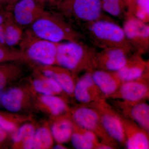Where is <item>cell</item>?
I'll return each instance as SVG.
<instances>
[{"label":"cell","mask_w":149,"mask_h":149,"mask_svg":"<svg viewBox=\"0 0 149 149\" xmlns=\"http://www.w3.org/2000/svg\"><path fill=\"white\" fill-rule=\"evenodd\" d=\"M125 138V147L128 149H148V132L131 120L121 117Z\"/></svg>","instance_id":"obj_14"},{"label":"cell","mask_w":149,"mask_h":149,"mask_svg":"<svg viewBox=\"0 0 149 149\" xmlns=\"http://www.w3.org/2000/svg\"><path fill=\"white\" fill-rule=\"evenodd\" d=\"M19 0H0V2L4 4L7 10L11 11L14 5Z\"/></svg>","instance_id":"obj_32"},{"label":"cell","mask_w":149,"mask_h":149,"mask_svg":"<svg viewBox=\"0 0 149 149\" xmlns=\"http://www.w3.org/2000/svg\"><path fill=\"white\" fill-rule=\"evenodd\" d=\"M93 107L100 114L103 127L114 141L125 146V138L121 116L104 99L93 103Z\"/></svg>","instance_id":"obj_7"},{"label":"cell","mask_w":149,"mask_h":149,"mask_svg":"<svg viewBox=\"0 0 149 149\" xmlns=\"http://www.w3.org/2000/svg\"><path fill=\"white\" fill-rule=\"evenodd\" d=\"M10 12V11H8L4 12L0 10V24H3L5 22Z\"/></svg>","instance_id":"obj_34"},{"label":"cell","mask_w":149,"mask_h":149,"mask_svg":"<svg viewBox=\"0 0 149 149\" xmlns=\"http://www.w3.org/2000/svg\"><path fill=\"white\" fill-rule=\"evenodd\" d=\"M53 148L55 149H67V148H65L64 146H63V145L61 144V143H59L58 144V145H56L55 146H54Z\"/></svg>","instance_id":"obj_36"},{"label":"cell","mask_w":149,"mask_h":149,"mask_svg":"<svg viewBox=\"0 0 149 149\" xmlns=\"http://www.w3.org/2000/svg\"><path fill=\"white\" fill-rule=\"evenodd\" d=\"M78 127L76 131H73L70 139L74 148L97 149L100 143L97 135L92 131Z\"/></svg>","instance_id":"obj_18"},{"label":"cell","mask_w":149,"mask_h":149,"mask_svg":"<svg viewBox=\"0 0 149 149\" xmlns=\"http://www.w3.org/2000/svg\"><path fill=\"white\" fill-rule=\"evenodd\" d=\"M44 6H48L56 8L64 0H39Z\"/></svg>","instance_id":"obj_31"},{"label":"cell","mask_w":149,"mask_h":149,"mask_svg":"<svg viewBox=\"0 0 149 149\" xmlns=\"http://www.w3.org/2000/svg\"><path fill=\"white\" fill-rule=\"evenodd\" d=\"M92 45L102 49L118 48L134 51L122 27L113 21L101 18L84 24L79 29Z\"/></svg>","instance_id":"obj_2"},{"label":"cell","mask_w":149,"mask_h":149,"mask_svg":"<svg viewBox=\"0 0 149 149\" xmlns=\"http://www.w3.org/2000/svg\"><path fill=\"white\" fill-rule=\"evenodd\" d=\"M24 52L20 48L0 44V63L17 60L23 57Z\"/></svg>","instance_id":"obj_29"},{"label":"cell","mask_w":149,"mask_h":149,"mask_svg":"<svg viewBox=\"0 0 149 149\" xmlns=\"http://www.w3.org/2000/svg\"><path fill=\"white\" fill-rule=\"evenodd\" d=\"M56 8L79 29L84 24L102 18L101 0H64Z\"/></svg>","instance_id":"obj_4"},{"label":"cell","mask_w":149,"mask_h":149,"mask_svg":"<svg viewBox=\"0 0 149 149\" xmlns=\"http://www.w3.org/2000/svg\"><path fill=\"white\" fill-rule=\"evenodd\" d=\"M41 99L54 115H59L66 111L67 109L66 104L61 99L53 95H43Z\"/></svg>","instance_id":"obj_27"},{"label":"cell","mask_w":149,"mask_h":149,"mask_svg":"<svg viewBox=\"0 0 149 149\" xmlns=\"http://www.w3.org/2000/svg\"><path fill=\"white\" fill-rule=\"evenodd\" d=\"M35 91L43 95H53L59 94L63 91L59 85L53 79L44 76L33 82Z\"/></svg>","instance_id":"obj_22"},{"label":"cell","mask_w":149,"mask_h":149,"mask_svg":"<svg viewBox=\"0 0 149 149\" xmlns=\"http://www.w3.org/2000/svg\"><path fill=\"white\" fill-rule=\"evenodd\" d=\"M72 122L66 118H62L54 123L51 128L52 136L59 143H63L69 141L73 133Z\"/></svg>","instance_id":"obj_20"},{"label":"cell","mask_w":149,"mask_h":149,"mask_svg":"<svg viewBox=\"0 0 149 149\" xmlns=\"http://www.w3.org/2000/svg\"><path fill=\"white\" fill-rule=\"evenodd\" d=\"M7 137L6 132L5 130L0 127V144L6 140Z\"/></svg>","instance_id":"obj_35"},{"label":"cell","mask_w":149,"mask_h":149,"mask_svg":"<svg viewBox=\"0 0 149 149\" xmlns=\"http://www.w3.org/2000/svg\"><path fill=\"white\" fill-rule=\"evenodd\" d=\"M21 71V68L15 63L0 65V91L4 88L9 78L17 76Z\"/></svg>","instance_id":"obj_28"},{"label":"cell","mask_w":149,"mask_h":149,"mask_svg":"<svg viewBox=\"0 0 149 149\" xmlns=\"http://www.w3.org/2000/svg\"><path fill=\"white\" fill-rule=\"evenodd\" d=\"M23 98L22 91L19 88H11L3 93L1 102L7 110L17 112L21 109Z\"/></svg>","instance_id":"obj_21"},{"label":"cell","mask_w":149,"mask_h":149,"mask_svg":"<svg viewBox=\"0 0 149 149\" xmlns=\"http://www.w3.org/2000/svg\"><path fill=\"white\" fill-rule=\"evenodd\" d=\"M35 131L34 126L31 124H25L22 126L13 137V141L18 143L22 142L23 148L32 149L33 137Z\"/></svg>","instance_id":"obj_23"},{"label":"cell","mask_w":149,"mask_h":149,"mask_svg":"<svg viewBox=\"0 0 149 149\" xmlns=\"http://www.w3.org/2000/svg\"><path fill=\"white\" fill-rule=\"evenodd\" d=\"M83 41L59 43L56 64L70 70L73 74L83 70L94 69V60L97 51L96 48Z\"/></svg>","instance_id":"obj_3"},{"label":"cell","mask_w":149,"mask_h":149,"mask_svg":"<svg viewBox=\"0 0 149 149\" xmlns=\"http://www.w3.org/2000/svg\"><path fill=\"white\" fill-rule=\"evenodd\" d=\"M149 74L136 80L121 83L110 97L122 99L123 102L133 103L149 97Z\"/></svg>","instance_id":"obj_9"},{"label":"cell","mask_w":149,"mask_h":149,"mask_svg":"<svg viewBox=\"0 0 149 149\" xmlns=\"http://www.w3.org/2000/svg\"><path fill=\"white\" fill-rule=\"evenodd\" d=\"M45 10L39 0H19L11 12L15 22L24 27L32 25Z\"/></svg>","instance_id":"obj_11"},{"label":"cell","mask_w":149,"mask_h":149,"mask_svg":"<svg viewBox=\"0 0 149 149\" xmlns=\"http://www.w3.org/2000/svg\"><path fill=\"white\" fill-rule=\"evenodd\" d=\"M144 100L128 103L123 102L121 104L123 108L124 114L131 118L141 128L149 133V106Z\"/></svg>","instance_id":"obj_17"},{"label":"cell","mask_w":149,"mask_h":149,"mask_svg":"<svg viewBox=\"0 0 149 149\" xmlns=\"http://www.w3.org/2000/svg\"><path fill=\"white\" fill-rule=\"evenodd\" d=\"M141 55L134 52L133 55L128 57L125 65L114 72L121 83L136 80L149 74L148 61L144 60Z\"/></svg>","instance_id":"obj_12"},{"label":"cell","mask_w":149,"mask_h":149,"mask_svg":"<svg viewBox=\"0 0 149 149\" xmlns=\"http://www.w3.org/2000/svg\"><path fill=\"white\" fill-rule=\"evenodd\" d=\"M0 127L6 131H13L16 128L14 123L8 120L2 115L0 114Z\"/></svg>","instance_id":"obj_30"},{"label":"cell","mask_w":149,"mask_h":149,"mask_svg":"<svg viewBox=\"0 0 149 149\" xmlns=\"http://www.w3.org/2000/svg\"><path fill=\"white\" fill-rule=\"evenodd\" d=\"M73 118L75 123L80 128L90 130L95 133L98 138L103 141V143L113 146V141L104 130L100 114L94 107H82L73 111Z\"/></svg>","instance_id":"obj_8"},{"label":"cell","mask_w":149,"mask_h":149,"mask_svg":"<svg viewBox=\"0 0 149 149\" xmlns=\"http://www.w3.org/2000/svg\"><path fill=\"white\" fill-rule=\"evenodd\" d=\"M127 13L149 23V0H135L133 4L127 5Z\"/></svg>","instance_id":"obj_24"},{"label":"cell","mask_w":149,"mask_h":149,"mask_svg":"<svg viewBox=\"0 0 149 149\" xmlns=\"http://www.w3.org/2000/svg\"><path fill=\"white\" fill-rule=\"evenodd\" d=\"M58 43L38 38L28 29L24 31L19 45V48L24 52V56L42 65H52L56 64Z\"/></svg>","instance_id":"obj_5"},{"label":"cell","mask_w":149,"mask_h":149,"mask_svg":"<svg viewBox=\"0 0 149 149\" xmlns=\"http://www.w3.org/2000/svg\"><path fill=\"white\" fill-rule=\"evenodd\" d=\"M122 28L134 52L142 54L149 51L148 23L126 13Z\"/></svg>","instance_id":"obj_6"},{"label":"cell","mask_w":149,"mask_h":149,"mask_svg":"<svg viewBox=\"0 0 149 149\" xmlns=\"http://www.w3.org/2000/svg\"><path fill=\"white\" fill-rule=\"evenodd\" d=\"M29 27V30L36 37L53 42H77L85 39L82 32L58 11L46 10Z\"/></svg>","instance_id":"obj_1"},{"label":"cell","mask_w":149,"mask_h":149,"mask_svg":"<svg viewBox=\"0 0 149 149\" xmlns=\"http://www.w3.org/2000/svg\"><path fill=\"white\" fill-rule=\"evenodd\" d=\"M102 10L113 16L124 18L127 13L123 0H101Z\"/></svg>","instance_id":"obj_25"},{"label":"cell","mask_w":149,"mask_h":149,"mask_svg":"<svg viewBox=\"0 0 149 149\" xmlns=\"http://www.w3.org/2000/svg\"><path fill=\"white\" fill-rule=\"evenodd\" d=\"M73 95L77 101L88 104L104 99L100 91L96 86L91 71L83 74L74 85Z\"/></svg>","instance_id":"obj_13"},{"label":"cell","mask_w":149,"mask_h":149,"mask_svg":"<svg viewBox=\"0 0 149 149\" xmlns=\"http://www.w3.org/2000/svg\"><path fill=\"white\" fill-rule=\"evenodd\" d=\"M5 44L9 47H14L20 43L23 37V27L15 22L11 12L4 22Z\"/></svg>","instance_id":"obj_19"},{"label":"cell","mask_w":149,"mask_h":149,"mask_svg":"<svg viewBox=\"0 0 149 149\" xmlns=\"http://www.w3.org/2000/svg\"><path fill=\"white\" fill-rule=\"evenodd\" d=\"M42 65L41 70L44 76L54 80L67 94L73 95L75 84L72 72L61 66Z\"/></svg>","instance_id":"obj_16"},{"label":"cell","mask_w":149,"mask_h":149,"mask_svg":"<svg viewBox=\"0 0 149 149\" xmlns=\"http://www.w3.org/2000/svg\"><path fill=\"white\" fill-rule=\"evenodd\" d=\"M52 137L51 132L47 128H39L34 134L32 149L49 148L53 145Z\"/></svg>","instance_id":"obj_26"},{"label":"cell","mask_w":149,"mask_h":149,"mask_svg":"<svg viewBox=\"0 0 149 149\" xmlns=\"http://www.w3.org/2000/svg\"><path fill=\"white\" fill-rule=\"evenodd\" d=\"M132 52L124 49L110 48L97 52L94 63V69L116 72L126 64ZM93 69V70H94Z\"/></svg>","instance_id":"obj_10"},{"label":"cell","mask_w":149,"mask_h":149,"mask_svg":"<svg viewBox=\"0 0 149 149\" xmlns=\"http://www.w3.org/2000/svg\"><path fill=\"white\" fill-rule=\"evenodd\" d=\"M0 44L6 45L4 22L0 24Z\"/></svg>","instance_id":"obj_33"},{"label":"cell","mask_w":149,"mask_h":149,"mask_svg":"<svg viewBox=\"0 0 149 149\" xmlns=\"http://www.w3.org/2000/svg\"><path fill=\"white\" fill-rule=\"evenodd\" d=\"M91 72L94 83L104 97H110L121 84L114 72L94 69L91 70Z\"/></svg>","instance_id":"obj_15"}]
</instances>
